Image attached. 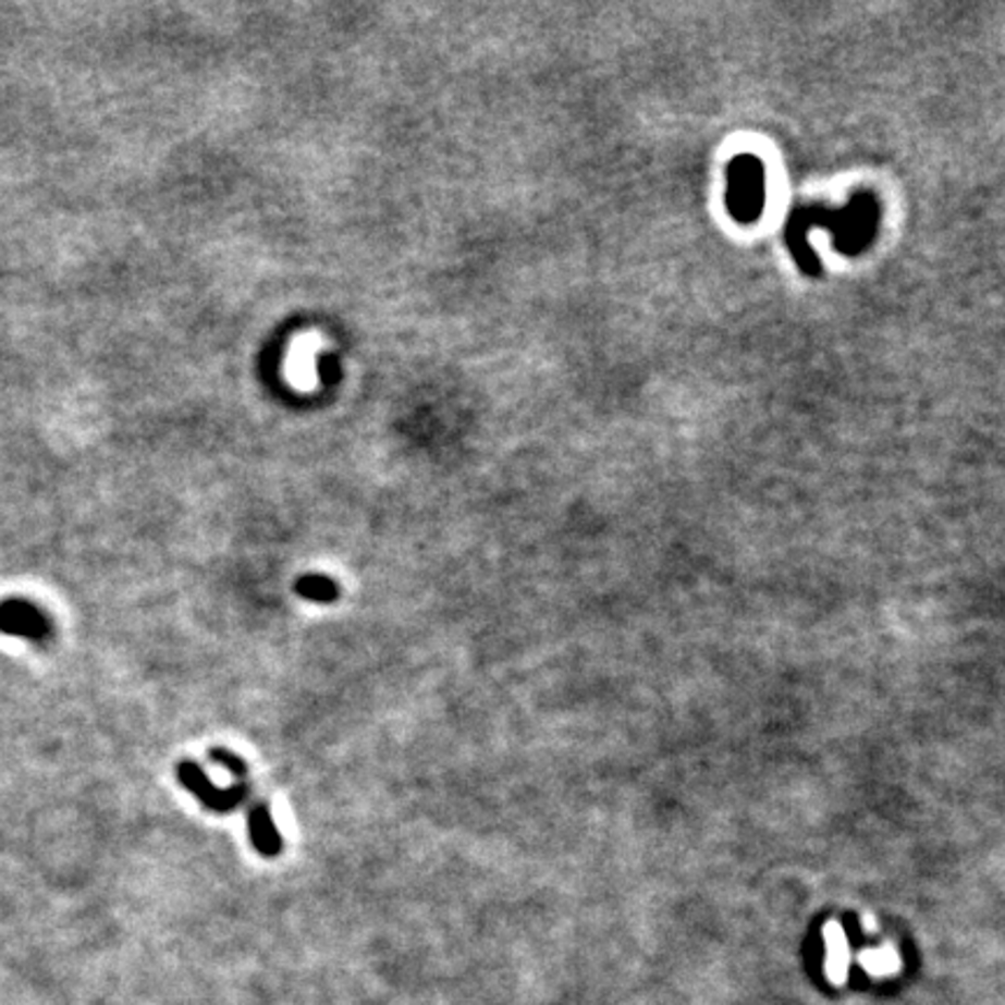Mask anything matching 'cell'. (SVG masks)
I'll use <instances>...</instances> for the list:
<instances>
[{
	"label": "cell",
	"instance_id": "7a4b0ae2",
	"mask_svg": "<svg viewBox=\"0 0 1005 1005\" xmlns=\"http://www.w3.org/2000/svg\"><path fill=\"white\" fill-rule=\"evenodd\" d=\"M177 777L182 782L184 789H189L203 806L212 812H233L237 806L245 804L247 798V787L245 782H237L235 787L221 789L215 787L212 780L206 775V771L192 759H184L177 765Z\"/></svg>",
	"mask_w": 1005,
	"mask_h": 1005
},
{
	"label": "cell",
	"instance_id": "3957f363",
	"mask_svg": "<svg viewBox=\"0 0 1005 1005\" xmlns=\"http://www.w3.org/2000/svg\"><path fill=\"white\" fill-rule=\"evenodd\" d=\"M0 632L5 636L42 642L52 636V624L45 612L22 599H10L0 605Z\"/></svg>",
	"mask_w": 1005,
	"mask_h": 1005
},
{
	"label": "cell",
	"instance_id": "277c9868",
	"mask_svg": "<svg viewBox=\"0 0 1005 1005\" xmlns=\"http://www.w3.org/2000/svg\"><path fill=\"white\" fill-rule=\"evenodd\" d=\"M247 826H249L252 845H254V849L259 851V855H263L268 859L280 855V851H282V836H280L275 822H272V814H270L268 806H263V804L254 806L249 810V814H247Z\"/></svg>",
	"mask_w": 1005,
	"mask_h": 1005
},
{
	"label": "cell",
	"instance_id": "9c48e42d",
	"mask_svg": "<svg viewBox=\"0 0 1005 1005\" xmlns=\"http://www.w3.org/2000/svg\"><path fill=\"white\" fill-rule=\"evenodd\" d=\"M210 757H212L219 765H224V769H226L231 775H235L237 780L245 777V763H243L241 759H237V757H233L231 752H226V749H212Z\"/></svg>",
	"mask_w": 1005,
	"mask_h": 1005
},
{
	"label": "cell",
	"instance_id": "6da1fadb",
	"mask_svg": "<svg viewBox=\"0 0 1005 1005\" xmlns=\"http://www.w3.org/2000/svg\"><path fill=\"white\" fill-rule=\"evenodd\" d=\"M728 208L740 221H752L765 200L763 168L755 157H740L728 170Z\"/></svg>",
	"mask_w": 1005,
	"mask_h": 1005
},
{
	"label": "cell",
	"instance_id": "52a82bcc",
	"mask_svg": "<svg viewBox=\"0 0 1005 1005\" xmlns=\"http://www.w3.org/2000/svg\"><path fill=\"white\" fill-rule=\"evenodd\" d=\"M294 589L301 599L310 601V603H333L340 596V587L335 580H331L329 575H315V573L298 577Z\"/></svg>",
	"mask_w": 1005,
	"mask_h": 1005
},
{
	"label": "cell",
	"instance_id": "8992f818",
	"mask_svg": "<svg viewBox=\"0 0 1005 1005\" xmlns=\"http://www.w3.org/2000/svg\"><path fill=\"white\" fill-rule=\"evenodd\" d=\"M824 941H826V973L833 982H843L847 976V964H849V947L843 929L831 922L824 929Z\"/></svg>",
	"mask_w": 1005,
	"mask_h": 1005
},
{
	"label": "cell",
	"instance_id": "5b68a950",
	"mask_svg": "<svg viewBox=\"0 0 1005 1005\" xmlns=\"http://www.w3.org/2000/svg\"><path fill=\"white\" fill-rule=\"evenodd\" d=\"M317 354H319V340L312 335H305L296 340L292 347V356L286 361V372L296 387L310 389L317 382Z\"/></svg>",
	"mask_w": 1005,
	"mask_h": 1005
},
{
	"label": "cell",
	"instance_id": "ba28073f",
	"mask_svg": "<svg viewBox=\"0 0 1005 1005\" xmlns=\"http://www.w3.org/2000/svg\"><path fill=\"white\" fill-rule=\"evenodd\" d=\"M861 964L873 976H890L898 970V957L892 947H880V949H868L861 954Z\"/></svg>",
	"mask_w": 1005,
	"mask_h": 1005
}]
</instances>
